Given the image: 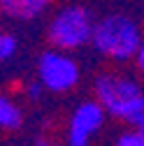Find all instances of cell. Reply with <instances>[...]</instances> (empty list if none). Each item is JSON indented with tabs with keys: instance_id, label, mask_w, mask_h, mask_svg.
Instances as JSON below:
<instances>
[{
	"instance_id": "1",
	"label": "cell",
	"mask_w": 144,
	"mask_h": 146,
	"mask_svg": "<svg viewBox=\"0 0 144 146\" xmlns=\"http://www.w3.org/2000/svg\"><path fill=\"white\" fill-rule=\"evenodd\" d=\"M91 44L98 53L112 60H130L142 44V33L139 26L125 14H109L95 23Z\"/></svg>"
},
{
	"instance_id": "2",
	"label": "cell",
	"mask_w": 144,
	"mask_h": 146,
	"mask_svg": "<svg viewBox=\"0 0 144 146\" xmlns=\"http://www.w3.org/2000/svg\"><path fill=\"white\" fill-rule=\"evenodd\" d=\"M144 93L142 88L121 74H102L95 79V100L105 107V111L121 118V121H130L133 114L137 111V107L142 102Z\"/></svg>"
},
{
	"instance_id": "3",
	"label": "cell",
	"mask_w": 144,
	"mask_h": 146,
	"mask_svg": "<svg viewBox=\"0 0 144 146\" xmlns=\"http://www.w3.org/2000/svg\"><path fill=\"white\" fill-rule=\"evenodd\" d=\"M93 30H95V21L88 9L72 5L61 9L49 23V42L53 44V49L61 51H72L79 49L84 44H88L93 40Z\"/></svg>"
},
{
	"instance_id": "6",
	"label": "cell",
	"mask_w": 144,
	"mask_h": 146,
	"mask_svg": "<svg viewBox=\"0 0 144 146\" xmlns=\"http://www.w3.org/2000/svg\"><path fill=\"white\" fill-rule=\"evenodd\" d=\"M51 0H0V12L12 16V19H35L40 16Z\"/></svg>"
},
{
	"instance_id": "7",
	"label": "cell",
	"mask_w": 144,
	"mask_h": 146,
	"mask_svg": "<svg viewBox=\"0 0 144 146\" xmlns=\"http://www.w3.org/2000/svg\"><path fill=\"white\" fill-rule=\"evenodd\" d=\"M23 123V114L9 98L0 95V127L5 130H19Z\"/></svg>"
},
{
	"instance_id": "8",
	"label": "cell",
	"mask_w": 144,
	"mask_h": 146,
	"mask_svg": "<svg viewBox=\"0 0 144 146\" xmlns=\"http://www.w3.org/2000/svg\"><path fill=\"white\" fill-rule=\"evenodd\" d=\"M16 49H19V42H16L14 35L9 33H0V63H7L14 58Z\"/></svg>"
},
{
	"instance_id": "9",
	"label": "cell",
	"mask_w": 144,
	"mask_h": 146,
	"mask_svg": "<svg viewBox=\"0 0 144 146\" xmlns=\"http://www.w3.org/2000/svg\"><path fill=\"white\" fill-rule=\"evenodd\" d=\"M116 146H144V135L137 132V130L135 132H125V135H121Z\"/></svg>"
},
{
	"instance_id": "11",
	"label": "cell",
	"mask_w": 144,
	"mask_h": 146,
	"mask_svg": "<svg viewBox=\"0 0 144 146\" xmlns=\"http://www.w3.org/2000/svg\"><path fill=\"white\" fill-rule=\"evenodd\" d=\"M42 81L37 79V81H28V86H26V95L30 98V100H40V95H42Z\"/></svg>"
},
{
	"instance_id": "4",
	"label": "cell",
	"mask_w": 144,
	"mask_h": 146,
	"mask_svg": "<svg viewBox=\"0 0 144 146\" xmlns=\"http://www.w3.org/2000/svg\"><path fill=\"white\" fill-rule=\"evenodd\" d=\"M37 79L51 93H65V90L77 86L79 65L72 56H67V51L61 49L44 51L37 63Z\"/></svg>"
},
{
	"instance_id": "12",
	"label": "cell",
	"mask_w": 144,
	"mask_h": 146,
	"mask_svg": "<svg viewBox=\"0 0 144 146\" xmlns=\"http://www.w3.org/2000/svg\"><path fill=\"white\" fill-rule=\"evenodd\" d=\"M135 63H137V67L144 72V37H142V44H139V49H137V53H135Z\"/></svg>"
},
{
	"instance_id": "5",
	"label": "cell",
	"mask_w": 144,
	"mask_h": 146,
	"mask_svg": "<svg viewBox=\"0 0 144 146\" xmlns=\"http://www.w3.org/2000/svg\"><path fill=\"white\" fill-rule=\"evenodd\" d=\"M105 107L98 100L81 102L70 116L67 123V144L70 146H86L91 137L102 127L105 123Z\"/></svg>"
},
{
	"instance_id": "10",
	"label": "cell",
	"mask_w": 144,
	"mask_h": 146,
	"mask_svg": "<svg viewBox=\"0 0 144 146\" xmlns=\"http://www.w3.org/2000/svg\"><path fill=\"white\" fill-rule=\"evenodd\" d=\"M128 123L135 127L137 132H142V135H144V98H142V102H139V107H137V111L133 114V118H130Z\"/></svg>"
}]
</instances>
